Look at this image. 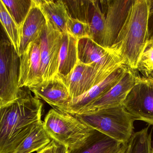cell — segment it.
<instances>
[{
	"label": "cell",
	"instance_id": "obj_6",
	"mask_svg": "<svg viewBox=\"0 0 153 153\" xmlns=\"http://www.w3.org/2000/svg\"><path fill=\"white\" fill-rule=\"evenodd\" d=\"M20 57L8 39L0 42V108L16 100L19 87Z\"/></svg>",
	"mask_w": 153,
	"mask_h": 153
},
{
	"label": "cell",
	"instance_id": "obj_11",
	"mask_svg": "<svg viewBox=\"0 0 153 153\" xmlns=\"http://www.w3.org/2000/svg\"><path fill=\"white\" fill-rule=\"evenodd\" d=\"M19 57V88H29L42 83L40 38L30 43Z\"/></svg>",
	"mask_w": 153,
	"mask_h": 153
},
{
	"label": "cell",
	"instance_id": "obj_21",
	"mask_svg": "<svg viewBox=\"0 0 153 153\" xmlns=\"http://www.w3.org/2000/svg\"><path fill=\"white\" fill-rule=\"evenodd\" d=\"M63 1L70 18L89 25L94 12L95 0Z\"/></svg>",
	"mask_w": 153,
	"mask_h": 153
},
{
	"label": "cell",
	"instance_id": "obj_20",
	"mask_svg": "<svg viewBox=\"0 0 153 153\" xmlns=\"http://www.w3.org/2000/svg\"><path fill=\"white\" fill-rule=\"evenodd\" d=\"M0 20L8 39L18 53L21 44L20 27L11 16L1 0H0Z\"/></svg>",
	"mask_w": 153,
	"mask_h": 153
},
{
	"label": "cell",
	"instance_id": "obj_19",
	"mask_svg": "<svg viewBox=\"0 0 153 153\" xmlns=\"http://www.w3.org/2000/svg\"><path fill=\"white\" fill-rule=\"evenodd\" d=\"M52 139L43 126V122H39L29 135L12 153H32L40 151L47 146Z\"/></svg>",
	"mask_w": 153,
	"mask_h": 153
},
{
	"label": "cell",
	"instance_id": "obj_25",
	"mask_svg": "<svg viewBox=\"0 0 153 153\" xmlns=\"http://www.w3.org/2000/svg\"><path fill=\"white\" fill-rule=\"evenodd\" d=\"M136 70L145 77H153V42L148 41L140 56Z\"/></svg>",
	"mask_w": 153,
	"mask_h": 153
},
{
	"label": "cell",
	"instance_id": "obj_5",
	"mask_svg": "<svg viewBox=\"0 0 153 153\" xmlns=\"http://www.w3.org/2000/svg\"><path fill=\"white\" fill-rule=\"evenodd\" d=\"M124 65L120 57L101 66L87 65L78 61L69 76L62 79L68 89L71 99H73L86 93Z\"/></svg>",
	"mask_w": 153,
	"mask_h": 153
},
{
	"label": "cell",
	"instance_id": "obj_32",
	"mask_svg": "<svg viewBox=\"0 0 153 153\" xmlns=\"http://www.w3.org/2000/svg\"><path fill=\"white\" fill-rule=\"evenodd\" d=\"M151 153H153V147L152 148V150H151Z\"/></svg>",
	"mask_w": 153,
	"mask_h": 153
},
{
	"label": "cell",
	"instance_id": "obj_31",
	"mask_svg": "<svg viewBox=\"0 0 153 153\" xmlns=\"http://www.w3.org/2000/svg\"><path fill=\"white\" fill-rule=\"evenodd\" d=\"M148 2L149 9V15H151L153 14V0H148Z\"/></svg>",
	"mask_w": 153,
	"mask_h": 153
},
{
	"label": "cell",
	"instance_id": "obj_26",
	"mask_svg": "<svg viewBox=\"0 0 153 153\" xmlns=\"http://www.w3.org/2000/svg\"><path fill=\"white\" fill-rule=\"evenodd\" d=\"M67 33L78 41L90 37V27L88 24L75 19L70 18L67 24Z\"/></svg>",
	"mask_w": 153,
	"mask_h": 153
},
{
	"label": "cell",
	"instance_id": "obj_10",
	"mask_svg": "<svg viewBox=\"0 0 153 153\" xmlns=\"http://www.w3.org/2000/svg\"><path fill=\"white\" fill-rule=\"evenodd\" d=\"M137 76L135 71L128 68L120 81L108 92L76 114L91 113L102 109L122 105L135 86Z\"/></svg>",
	"mask_w": 153,
	"mask_h": 153
},
{
	"label": "cell",
	"instance_id": "obj_18",
	"mask_svg": "<svg viewBox=\"0 0 153 153\" xmlns=\"http://www.w3.org/2000/svg\"><path fill=\"white\" fill-rule=\"evenodd\" d=\"M121 145L116 140L95 130L82 146L73 150L69 149L68 153H111Z\"/></svg>",
	"mask_w": 153,
	"mask_h": 153
},
{
	"label": "cell",
	"instance_id": "obj_9",
	"mask_svg": "<svg viewBox=\"0 0 153 153\" xmlns=\"http://www.w3.org/2000/svg\"><path fill=\"white\" fill-rule=\"evenodd\" d=\"M62 39V33L55 30L47 21L40 37L41 71L43 82L58 75Z\"/></svg>",
	"mask_w": 153,
	"mask_h": 153
},
{
	"label": "cell",
	"instance_id": "obj_2",
	"mask_svg": "<svg viewBox=\"0 0 153 153\" xmlns=\"http://www.w3.org/2000/svg\"><path fill=\"white\" fill-rule=\"evenodd\" d=\"M148 0H134L125 25L110 51L135 71L149 39Z\"/></svg>",
	"mask_w": 153,
	"mask_h": 153
},
{
	"label": "cell",
	"instance_id": "obj_3",
	"mask_svg": "<svg viewBox=\"0 0 153 153\" xmlns=\"http://www.w3.org/2000/svg\"><path fill=\"white\" fill-rule=\"evenodd\" d=\"M74 115L88 126L122 145H127L134 133L135 120L122 105Z\"/></svg>",
	"mask_w": 153,
	"mask_h": 153
},
{
	"label": "cell",
	"instance_id": "obj_24",
	"mask_svg": "<svg viewBox=\"0 0 153 153\" xmlns=\"http://www.w3.org/2000/svg\"><path fill=\"white\" fill-rule=\"evenodd\" d=\"M1 1L20 28L32 8L33 0Z\"/></svg>",
	"mask_w": 153,
	"mask_h": 153
},
{
	"label": "cell",
	"instance_id": "obj_22",
	"mask_svg": "<svg viewBox=\"0 0 153 153\" xmlns=\"http://www.w3.org/2000/svg\"><path fill=\"white\" fill-rule=\"evenodd\" d=\"M99 2L98 1H95L94 12L89 24L90 31L89 38L103 47L105 29V15L102 11Z\"/></svg>",
	"mask_w": 153,
	"mask_h": 153
},
{
	"label": "cell",
	"instance_id": "obj_12",
	"mask_svg": "<svg viewBox=\"0 0 153 153\" xmlns=\"http://www.w3.org/2000/svg\"><path fill=\"white\" fill-rule=\"evenodd\" d=\"M128 69V68L125 65L121 67L86 93L71 99L65 107L59 111L73 115L76 114L108 92L120 81Z\"/></svg>",
	"mask_w": 153,
	"mask_h": 153
},
{
	"label": "cell",
	"instance_id": "obj_27",
	"mask_svg": "<svg viewBox=\"0 0 153 153\" xmlns=\"http://www.w3.org/2000/svg\"><path fill=\"white\" fill-rule=\"evenodd\" d=\"M55 141L53 140L50 144L43 149L37 152V153H54Z\"/></svg>",
	"mask_w": 153,
	"mask_h": 153
},
{
	"label": "cell",
	"instance_id": "obj_16",
	"mask_svg": "<svg viewBox=\"0 0 153 153\" xmlns=\"http://www.w3.org/2000/svg\"><path fill=\"white\" fill-rule=\"evenodd\" d=\"M43 13L46 20L62 33H67V24L70 19L63 0H33Z\"/></svg>",
	"mask_w": 153,
	"mask_h": 153
},
{
	"label": "cell",
	"instance_id": "obj_30",
	"mask_svg": "<svg viewBox=\"0 0 153 153\" xmlns=\"http://www.w3.org/2000/svg\"><path fill=\"white\" fill-rule=\"evenodd\" d=\"M127 147V145H121L119 149L111 153H125Z\"/></svg>",
	"mask_w": 153,
	"mask_h": 153
},
{
	"label": "cell",
	"instance_id": "obj_8",
	"mask_svg": "<svg viewBox=\"0 0 153 153\" xmlns=\"http://www.w3.org/2000/svg\"><path fill=\"white\" fill-rule=\"evenodd\" d=\"M134 0L100 1L105 15L103 47L110 51L126 23Z\"/></svg>",
	"mask_w": 153,
	"mask_h": 153
},
{
	"label": "cell",
	"instance_id": "obj_7",
	"mask_svg": "<svg viewBox=\"0 0 153 153\" xmlns=\"http://www.w3.org/2000/svg\"><path fill=\"white\" fill-rule=\"evenodd\" d=\"M122 105L135 120L153 126V77L138 76Z\"/></svg>",
	"mask_w": 153,
	"mask_h": 153
},
{
	"label": "cell",
	"instance_id": "obj_14",
	"mask_svg": "<svg viewBox=\"0 0 153 153\" xmlns=\"http://www.w3.org/2000/svg\"><path fill=\"white\" fill-rule=\"evenodd\" d=\"M47 20L39 7L34 2L25 22L20 27L21 44L19 51L20 57L30 43L40 39Z\"/></svg>",
	"mask_w": 153,
	"mask_h": 153
},
{
	"label": "cell",
	"instance_id": "obj_23",
	"mask_svg": "<svg viewBox=\"0 0 153 153\" xmlns=\"http://www.w3.org/2000/svg\"><path fill=\"white\" fill-rule=\"evenodd\" d=\"M151 132L149 127L134 132L127 144L125 153H151Z\"/></svg>",
	"mask_w": 153,
	"mask_h": 153
},
{
	"label": "cell",
	"instance_id": "obj_15",
	"mask_svg": "<svg viewBox=\"0 0 153 153\" xmlns=\"http://www.w3.org/2000/svg\"><path fill=\"white\" fill-rule=\"evenodd\" d=\"M78 59L87 65L101 66L106 65L118 57L89 38L79 39L77 42Z\"/></svg>",
	"mask_w": 153,
	"mask_h": 153
},
{
	"label": "cell",
	"instance_id": "obj_1",
	"mask_svg": "<svg viewBox=\"0 0 153 153\" xmlns=\"http://www.w3.org/2000/svg\"><path fill=\"white\" fill-rule=\"evenodd\" d=\"M43 104L28 88H20L16 100L0 108V153H12L42 121Z\"/></svg>",
	"mask_w": 153,
	"mask_h": 153
},
{
	"label": "cell",
	"instance_id": "obj_13",
	"mask_svg": "<svg viewBox=\"0 0 153 153\" xmlns=\"http://www.w3.org/2000/svg\"><path fill=\"white\" fill-rule=\"evenodd\" d=\"M29 88L36 98L43 100L55 110L64 108L71 100L67 85L58 75Z\"/></svg>",
	"mask_w": 153,
	"mask_h": 153
},
{
	"label": "cell",
	"instance_id": "obj_17",
	"mask_svg": "<svg viewBox=\"0 0 153 153\" xmlns=\"http://www.w3.org/2000/svg\"><path fill=\"white\" fill-rule=\"evenodd\" d=\"M77 42L78 40L68 33H62L58 72L62 79L68 76L77 64Z\"/></svg>",
	"mask_w": 153,
	"mask_h": 153
},
{
	"label": "cell",
	"instance_id": "obj_29",
	"mask_svg": "<svg viewBox=\"0 0 153 153\" xmlns=\"http://www.w3.org/2000/svg\"><path fill=\"white\" fill-rule=\"evenodd\" d=\"M68 151L69 149L68 148L55 142L54 153H68Z\"/></svg>",
	"mask_w": 153,
	"mask_h": 153
},
{
	"label": "cell",
	"instance_id": "obj_4",
	"mask_svg": "<svg viewBox=\"0 0 153 153\" xmlns=\"http://www.w3.org/2000/svg\"><path fill=\"white\" fill-rule=\"evenodd\" d=\"M43 126L53 140L69 150L82 146L95 131L75 115L53 108L45 116Z\"/></svg>",
	"mask_w": 153,
	"mask_h": 153
},
{
	"label": "cell",
	"instance_id": "obj_28",
	"mask_svg": "<svg viewBox=\"0 0 153 153\" xmlns=\"http://www.w3.org/2000/svg\"><path fill=\"white\" fill-rule=\"evenodd\" d=\"M149 41L153 42V14L149 15L148 21Z\"/></svg>",
	"mask_w": 153,
	"mask_h": 153
}]
</instances>
